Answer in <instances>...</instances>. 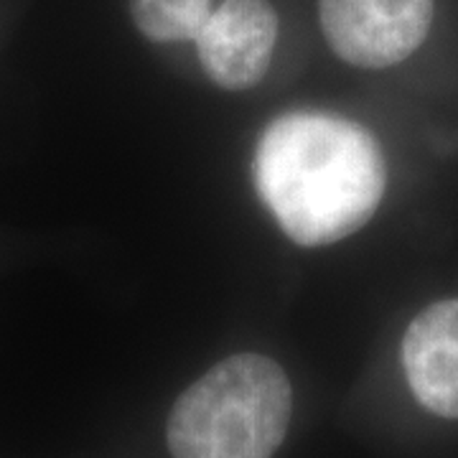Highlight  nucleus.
Segmentation results:
<instances>
[{"label": "nucleus", "mask_w": 458, "mask_h": 458, "mask_svg": "<svg viewBox=\"0 0 458 458\" xmlns=\"http://www.w3.org/2000/svg\"><path fill=\"white\" fill-rule=\"evenodd\" d=\"M252 179L295 245L324 247L372 219L385 197L387 165L375 135L360 123L295 110L260 132Z\"/></svg>", "instance_id": "obj_1"}, {"label": "nucleus", "mask_w": 458, "mask_h": 458, "mask_svg": "<svg viewBox=\"0 0 458 458\" xmlns=\"http://www.w3.org/2000/svg\"><path fill=\"white\" fill-rule=\"evenodd\" d=\"M291 412L293 390L278 361L232 354L176 400L165 441L174 458H273Z\"/></svg>", "instance_id": "obj_2"}, {"label": "nucleus", "mask_w": 458, "mask_h": 458, "mask_svg": "<svg viewBox=\"0 0 458 458\" xmlns=\"http://www.w3.org/2000/svg\"><path fill=\"white\" fill-rule=\"evenodd\" d=\"M321 31L346 64L385 69L426 41L433 0H318Z\"/></svg>", "instance_id": "obj_3"}, {"label": "nucleus", "mask_w": 458, "mask_h": 458, "mask_svg": "<svg viewBox=\"0 0 458 458\" xmlns=\"http://www.w3.org/2000/svg\"><path fill=\"white\" fill-rule=\"evenodd\" d=\"M197 41L199 62L222 89H250L270 66L278 16L267 0H225L207 18Z\"/></svg>", "instance_id": "obj_4"}, {"label": "nucleus", "mask_w": 458, "mask_h": 458, "mask_svg": "<svg viewBox=\"0 0 458 458\" xmlns=\"http://www.w3.org/2000/svg\"><path fill=\"white\" fill-rule=\"evenodd\" d=\"M403 367L423 408L458 420V298L438 301L410 321Z\"/></svg>", "instance_id": "obj_5"}, {"label": "nucleus", "mask_w": 458, "mask_h": 458, "mask_svg": "<svg viewBox=\"0 0 458 458\" xmlns=\"http://www.w3.org/2000/svg\"><path fill=\"white\" fill-rule=\"evenodd\" d=\"M212 11V0H131L138 31L158 44L197 38Z\"/></svg>", "instance_id": "obj_6"}]
</instances>
